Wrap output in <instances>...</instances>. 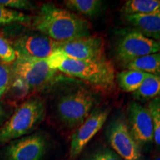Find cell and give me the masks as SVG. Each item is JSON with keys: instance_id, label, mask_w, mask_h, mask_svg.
<instances>
[{"instance_id": "obj_14", "label": "cell", "mask_w": 160, "mask_h": 160, "mask_svg": "<svg viewBox=\"0 0 160 160\" xmlns=\"http://www.w3.org/2000/svg\"><path fill=\"white\" fill-rule=\"evenodd\" d=\"M124 16L159 14L160 0H128L121 8Z\"/></svg>"}, {"instance_id": "obj_21", "label": "cell", "mask_w": 160, "mask_h": 160, "mask_svg": "<svg viewBox=\"0 0 160 160\" xmlns=\"http://www.w3.org/2000/svg\"><path fill=\"white\" fill-rule=\"evenodd\" d=\"M16 59L17 52L13 45L0 34V61L6 65H10L14 62Z\"/></svg>"}, {"instance_id": "obj_10", "label": "cell", "mask_w": 160, "mask_h": 160, "mask_svg": "<svg viewBox=\"0 0 160 160\" xmlns=\"http://www.w3.org/2000/svg\"><path fill=\"white\" fill-rule=\"evenodd\" d=\"M61 43L39 33H27L18 37L13 46L17 54L45 59L59 48Z\"/></svg>"}, {"instance_id": "obj_17", "label": "cell", "mask_w": 160, "mask_h": 160, "mask_svg": "<svg viewBox=\"0 0 160 160\" xmlns=\"http://www.w3.org/2000/svg\"><path fill=\"white\" fill-rule=\"evenodd\" d=\"M133 94L136 99L147 101L160 96V77L148 73L140 87Z\"/></svg>"}, {"instance_id": "obj_4", "label": "cell", "mask_w": 160, "mask_h": 160, "mask_svg": "<svg viewBox=\"0 0 160 160\" xmlns=\"http://www.w3.org/2000/svg\"><path fill=\"white\" fill-rule=\"evenodd\" d=\"M11 68L14 85L27 91L45 89L54 82L57 77V71L50 68L46 59L17 54Z\"/></svg>"}, {"instance_id": "obj_13", "label": "cell", "mask_w": 160, "mask_h": 160, "mask_svg": "<svg viewBox=\"0 0 160 160\" xmlns=\"http://www.w3.org/2000/svg\"><path fill=\"white\" fill-rule=\"evenodd\" d=\"M124 17L128 22L135 28V30L145 37L160 41V13L128 15Z\"/></svg>"}, {"instance_id": "obj_24", "label": "cell", "mask_w": 160, "mask_h": 160, "mask_svg": "<svg viewBox=\"0 0 160 160\" xmlns=\"http://www.w3.org/2000/svg\"><path fill=\"white\" fill-rule=\"evenodd\" d=\"M88 160H123L114 151L105 148L95 153Z\"/></svg>"}, {"instance_id": "obj_19", "label": "cell", "mask_w": 160, "mask_h": 160, "mask_svg": "<svg viewBox=\"0 0 160 160\" xmlns=\"http://www.w3.org/2000/svg\"><path fill=\"white\" fill-rule=\"evenodd\" d=\"M31 18L14 9H10L0 5V26L13 23L28 24Z\"/></svg>"}, {"instance_id": "obj_5", "label": "cell", "mask_w": 160, "mask_h": 160, "mask_svg": "<svg viewBox=\"0 0 160 160\" xmlns=\"http://www.w3.org/2000/svg\"><path fill=\"white\" fill-rule=\"evenodd\" d=\"M97 100L96 95L88 88L78 86L58 100L57 117L68 127H79L94 108Z\"/></svg>"}, {"instance_id": "obj_12", "label": "cell", "mask_w": 160, "mask_h": 160, "mask_svg": "<svg viewBox=\"0 0 160 160\" xmlns=\"http://www.w3.org/2000/svg\"><path fill=\"white\" fill-rule=\"evenodd\" d=\"M47 142L41 133H34L13 140L6 149L8 160H41Z\"/></svg>"}, {"instance_id": "obj_11", "label": "cell", "mask_w": 160, "mask_h": 160, "mask_svg": "<svg viewBox=\"0 0 160 160\" xmlns=\"http://www.w3.org/2000/svg\"><path fill=\"white\" fill-rule=\"evenodd\" d=\"M128 125L130 131L141 147L153 141V125L146 106L131 102L128 108Z\"/></svg>"}, {"instance_id": "obj_20", "label": "cell", "mask_w": 160, "mask_h": 160, "mask_svg": "<svg viewBox=\"0 0 160 160\" xmlns=\"http://www.w3.org/2000/svg\"><path fill=\"white\" fill-rule=\"evenodd\" d=\"M153 125V141L160 148V96L149 101L146 105Z\"/></svg>"}, {"instance_id": "obj_7", "label": "cell", "mask_w": 160, "mask_h": 160, "mask_svg": "<svg viewBox=\"0 0 160 160\" xmlns=\"http://www.w3.org/2000/svg\"><path fill=\"white\" fill-rule=\"evenodd\" d=\"M107 137L112 148L123 160H143L141 147L132 136L127 120L122 116L111 122Z\"/></svg>"}, {"instance_id": "obj_18", "label": "cell", "mask_w": 160, "mask_h": 160, "mask_svg": "<svg viewBox=\"0 0 160 160\" xmlns=\"http://www.w3.org/2000/svg\"><path fill=\"white\" fill-rule=\"evenodd\" d=\"M64 4L68 8L88 17L99 14L103 2L100 0H66Z\"/></svg>"}, {"instance_id": "obj_2", "label": "cell", "mask_w": 160, "mask_h": 160, "mask_svg": "<svg viewBox=\"0 0 160 160\" xmlns=\"http://www.w3.org/2000/svg\"><path fill=\"white\" fill-rule=\"evenodd\" d=\"M46 106L41 97H32L18 106L0 126V143L19 139L31 133L45 119Z\"/></svg>"}, {"instance_id": "obj_15", "label": "cell", "mask_w": 160, "mask_h": 160, "mask_svg": "<svg viewBox=\"0 0 160 160\" xmlns=\"http://www.w3.org/2000/svg\"><path fill=\"white\" fill-rule=\"evenodd\" d=\"M123 67L160 77V51L132 60Z\"/></svg>"}, {"instance_id": "obj_26", "label": "cell", "mask_w": 160, "mask_h": 160, "mask_svg": "<svg viewBox=\"0 0 160 160\" xmlns=\"http://www.w3.org/2000/svg\"><path fill=\"white\" fill-rule=\"evenodd\" d=\"M153 160H160V154L159 156H157V157H156Z\"/></svg>"}, {"instance_id": "obj_16", "label": "cell", "mask_w": 160, "mask_h": 160, "mask_svg": "<svg viewBox=\"0 0 160 160\" xmlns=\"http://www.w3.org/2000/svg\"><path fill=\"white\" fill-rule=\"evenodd\" d=\"M148 73L137 70L126 69L117 73L116 79L122 91L134 93L139 88Z\"/></svg>"}, {"instance_id": "obj_3", "label": "cell", "mask_w": 160, "mask_h": 160, "mask_svg": "<svg viewBox=\"0 0 160 160\" xmlns=\"http://www.w3.org/2000/svg\"><path fill=\"white\" fill-rule=\"evenodd\" d=\"M57 71L70 77L77 78L99 91H111L116 86L114 67L108 59L82 61L67 57Z\"/></svg>"}, {"instance_id": "obj_9", "label": "cell", "mask_w": 160, "mask_h": 160, "mask_svg": "<svg viewBox=\"0 0 160 160\" xmlns=\"http://www.w3.org/2000/svg\"><path fill=\"white\" fill-rule=\"evenodd\" d=\"M68 58L82 61H97L107 59L102 38L88 36L62 42L59 46Z\"/></svg>"}, {"instance_id": "obj_23", "label": "cell", "mask_w": 160, "mask_h": 160, "mask_svg": "<svg viewBox=\"0 0 160 160\" xmlns=\"http://www.w3.org/2000/svg\"><path fill=\"white\" fill-rule=\"evenodd\" d=\"M0 5L10 9L32 10L33 3L27 0H0Z\"/></svg>"}, {"instance_id": "obj_6", "label": "cell", "mask_w": 160, "mask_h": 160, "mask_svg": "<svg viewBox=\"0 0 160 160\" xmlns=\"http://www.w3.org/2000/svg\"><path fill=\"white\" fill-rule=\"evenodd\" d=\"M160 51V41L150 39L137 30L126 32L116 44L114 53L118 62L125 65L132 60Z\"/></svg>"}, {"instance_id": "obj_22", "label": "cell", "mask_w": 160, "mask_h": 160, "mask_svg": "<svg viewBox=\"0 0 160 160\" xmlns=\"http://www.w3.org/2000/svg\"><path fill=\"white\" fill-rule=\"evenodd\" d=\"M13 80L11 67L0 61V99L11 88Z\"/></svg>"}, {"instance_id": "obj_1", "label": "cell", "mask_w": 160, "mask_h": 160, "mask_svg": "<svg viewBox=\"0 0 160 160\" xmlns=\"http://www.w3.org/2000/svg\"><path fill=\"white\" fill-rule=\"evenodd\" d=\"M32 28L59 42L91 35L88 22L68 10L51 3L42 6L33 19Z\"/></svg>"}, {"instance_id": "obj_25", "label": "cell", "mask_w": 160, "mask_h": 160, "mask_svg": "<svg viewBox=\"0 0 160 160\" xmlns=\"http://www.w3.org/2000/svg\"><path fill=\"white\" fill-rule=\"evenodd\" d=\"M8 115V112L7 110L4 105L0 104V125H2V122L5 121V119H6Z\"/></svg>"}, {"instance_id": "obj_8", "label": "cell", "mask_w": 160, "mask_h": 160, "mask_svg": "<svg viewBox=\"0 0 160 160\" xmlns=\"http://www.w3.org/2000/svg\"><path fill=\"white\" fill-rule=\"evenodd\" d=\"M109 114L108 108H96L85 121L77 127L71 137L70 158L73 160L79 157L85 146L102 128Z\"/></svg>"}]
</instances>
